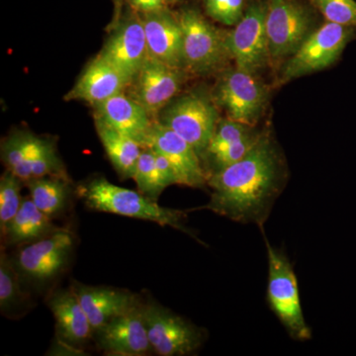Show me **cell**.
I'll use <instances>...</instances> for the list:
<instances>
[{"instance_id":"44dd1931","label":"cell","mask_w":356,"mask_h":356,"mask_svg":"<svg viewBox=\"0 0 356 356\" xmlns=\"http://www.w3.org/2000/svg\"><path fill=\"white\" fill-rule=\"evenodd\" d=\"M51 219L37 208L31 198L23 199L17 214L1 233L4 243L9 245H27L50 235L57 229Z\"/></svg>"},{"instance_id":"8992f818","label":"cell","mask_w":356,"mask_h":356,"mask_svg":"<svg viewBox=\"0 0 356 356\" xmlns=\"http://www.w3.org/2000/svg\"><path fill=\"white\" fill-rule=\"evenodd\" d=\"M145 324L153 350L161 356L189 355L203 346L202 327L156 302L143 304Z\"/></svg>"},{"instance_id":"f546056e","label":"cell","mask_w":356,"mask_h":356,"mask_svg":"<svg viewBox=\"0 0 356 356\" xmlns=\"http://www.w3.org/2000/svg\"><path fill=\"white\" fill-rule=\"evenodd\" d=\"M32 179L39 177H60L67 179L56 147L50 140L42 139L36 153L33 156L31 165Z\"/></svg>"},{"instance_id":"9c48e42d","label":"cell","mask_w":356,"mask_h":356,"mask_svg":"<svg viewBox=\"0 0 356 356\" xmlns=\"http://www.w3.org/2000/svg\"><path fill=\"white\" fill-rule=\"evenodd\" d=\"M266 100V89L257 74L236 67L222 74L215 89V103L229 118L252 127L264 113Z\"/></svg>"},{"instance_id":"2e32d148","label":"cell","mask_w":356,"mask_h":356,"mask_svg":"<svg viewBox=\"0 0 356 356\" xmlns=\"http://www.w3.org/2000/svg\"><path fill=\"white\" fill-rule=\"evenodd\" d=\"M149 58L170 67H184V39L178 17L165 9L143 13Z\"/></svg>"},{"instance_id":"4fadbf2b","label":"cell","mask_w":356,"mask_h":356,"mask_svg":"<svg viewBox=\"0 0 356 356\" xmlns=\"http://www.w3.org/2000/svg\"><path fill=\"white\" fill-rule=\"evenodd\" d=\"M146 147L163 154L170 161L177 173L178 184L192 188L207 186V173L197 152L161 122H154L152 126Z\"/></svg>"},{"instance_id":"83f0119b","label":"cell","mask_w":356,"mask_h":356,"mask_svg":"<svg viewBox=\"0 0 356 356\" xmlns=\"http://www.w3.org/2000/svg\"><path fill=\"white\" fill-rule=\"evenodd\" d=\"M262 132L250 134L247 137L236 140L234 144L229 145L226 149L212 154V156H206V161L211 166V170L208 172V177L212 173L220 172L228 166L234 165L241 161L243 156L250 153V149L255 146L261 138Z\"/></svg>"},{"instance_id":"f1b7e54d","label":"cell","mask_w":356,"mask_h":356,"mask_svg":"<svg viewBox=\"0 0 356 356\" xmlns=\"http://www.w3.org/2000/svg\"><path fill=\"white\" fill-rule=\"evenodd\" d=\"M254 127H252V126L232 120L229 118L227 120L220 121L205 153L203 154L202 158H201V161L205 159L206 156H212V154L226 149L229 145L247 137L248 135L254 133Z\"/></svg>"},{"instance_id":"4316f807","label":"cell","mask_w":356,"mask_h":356,"mask_svg":"<svg viewBox=\"0 0 356 356\" xmlns=\"http://www.w3.org/2000/svg\"><path fill=\"white\" fill-rule=\"evenodd\" d=\"M22 180L14 173L6 170L0 178V231L6 229L7 225L17 214L23 198L21 195Z\"/></svg>"},{"instance_id":"3957f363","label":"cell","mask_w":356,"mask_h":356,"mask_svg":"<svg viewBox=\"0 0 356 356\" xmlns=\"http://www.w3.org/2000/svg\"><path fill=\"white\" fill-rule=\"evenodd\" d=\"M266 245V302L291 339L306 341L312 339V330L307 324L302 309L298 280L291 261L280 248L269 243L264 229H261Z\"/></svg>"},{"instance_id":"4dcf8cb0","label":"cell","mask_w":356,"mask_h":356,"mask_svg":"<svg viewBox=\"0 0 356 356\" xmlns=\"http://www.w3.org/2000/svg\"><path fill=\"white\" fill-rule=\"evenodd\" d=\"M307 1L324 16L325 21L356 27L355 0H307Z\"/></svg>"},{"instance_id":"7a4b0ae2","label":"cell","mask_w":356,"mask_h":356,"mask_svg":"<svg viewBox=\"0 0 356 356\" xmlns=\"http://www.w3.org/2000/svg\"><path fill=\"white\" fill-rule=\"evenodd\" d=\"M77 195L88 209L156 222L161 227H172L195 238L184 225L187 212L159 205L156 201L140 192L124 188L97 177L77 187Z\"/></svg>"},{"instance_id":"9a60e30c","label":"cell","mask_w":356,"mask_h":356,"mask_svg":"<svg viewBox=\"0 0 356 356\" xmlns=\"http://www.w3.org/2000/svg\"><path fill=\"white\" fill-rule=\"evenodd\" d=\"M133 81H136L134 99L149 115L158 114L181 88V69L149 58Z\"/></svg>"},{"instance_id":"7402d4cb","label":"cell","mask_w":356,"mask_h":356,"mask_svg":"<svg viewBox=\"0 0 356 356\" xmlns=\"http://www.w3.org/2000/svg\"><path fill=\"white\" fill-rule=\"evenodd\" d=\"M96 130L107 156L123 179L133 178L138 159L144 147L128 136L95 118Z\"/></svg>"},{"instance_id":"d6986e66","label":"cell","mask_w":356,"mask_h":356,"mask_svg":"<svg viewBox=\"0 0 356 356\" xmlns=\"http://www.w3.org/2000/svg\"><path fill=\"white\" fill-rule=\"evenodd\" d=\"M131 81L99 55L86 67L67 95V100H83L97 105L124 92Z\"/></svg>"},{"instance_id":"ac0fdd59","label":"cell","mask_w":356,"mask_h":356,"mask_svg":"<svg viewBox=\"0 0 356 356\" xmlns=\"http://www.w3.org/2000/svg\"><path fill=\"white\" fill-rule=\"evenodd\" d=\"M96 117L145 147L153 122L149 115L137 100L124 92L95 105Z\"/></svg>"},{"instance_id":"603a6c76","label":"cell","mask_w":356,"mask_h":356,"mask_svg":"<svg viewBox=\"0 0 356 356\" xmlns=\"http://www.w3.org/2000/svg\"><path fill=\"white\" fill-rule=\"evenodd\" d=\"M42 138L28 132H17L2 143L1 159L6 170L14 173L23 182L32 179L30 165Z\"/></svg>"},{"instance_id":"277c9868","label":"cell","mask_w":356,"mask_h":356,"mask_svg":"<svg viewBox=\"0 0 356 356\" xmlns=\"http://www.w3.org/2000/svg\"><path fill=\"white\" fill-rule=\"evenodd\" d=\"M355 28L325 21L307 37L298 50L287 58L280 83L307 76L331 67L355 36Z\"/></svg>"},{"instance_id":"8fae6325","label":"cell","mask_w":356,"mask_h":356,"mask_svg":"<svg viewBox=\"0 0 356 356\" xmlns=\"http://www.w3.org/2000/svg\"><path fill=\"white\" fill-rule=\"evenodd\" d=\"M74 238L67 229H57L50 235L27 243L18 252V273L35 282H44L64 270L72 257Z\"/></svg>"},{"instance_id":"52a82bcc","label":"cell","mask_w":356,"mask_h":356,"mask_svg":"<svg viewBox=\"0 0 356 356\" xmlns=\"http://www.w3.org/2000/svg\"><path fill=\"white\" fill-rule=\"evenodd\" d=\"M159 122L186 140L202 158L216 130L219 116L216 104L207 95L191 92L166 107Z\"/></svg>"},{"instance_id":"5bb4252c","label":"cell","mask_w":356,"mask_h":356,"mask_svg":"<svg viewBox=\"0 0 356 356\" xmlns=\"http://www.w3.org/2000/svg\"><path fill=\"white\" fill-rule=\"evenodd\" d=\"M98 348L105 355L142 356L153 350L147 336L143 303L114 318L95 332Z\"/></svg>"},{"instance_id":"1f68e13d","label":"cell","mask_w":356,"mask_h":356,"mask_svg":"<svg viewBox=\"0 0 356 356\" xmlns=\"http://www.w3.org/2000/svg\"><path fill=\"white\" fill-rule=\"evenodd\" d=\"M206 13L227 26H236L245 14V0H205Z\"/></svg>"},{"instance_id":"d4e9b609","label":"cell","mask_w":356,"mask_h":356,"mask_svg":"<svg viewBox=\"0 0 356 356\" xmlns=\"http://www.w3.org/2000/svg\"><path fill=\"white\" fill-rule=\"evenodd\" d=\"M132 179L135 180L140 193L156 201L165 187L161 182L156 165V153L151 147H144L138 159Z\"/></svg>"},{"instance_id":"30bf717a","label":"cell","mask_w":356,"mask_h":356,"mask_svg":"<svg viewBox=\"0 0 356 356\" xmlns=\"http://www.w3.org/2000/svg\"><path fill=\"white\" fill-rule=\"evenodd\" d=\"M266 13V3L254 2L248 7L235 29L227 34V48L236 67L250 74H257L270 62Z\"/></svg>"},{"instance_id":"d6a6232c","label":"cell","mask_w":356,"mask_h":356,"mask_svg":"<svg viewBox=\"0 0 356 356\" xmlns=\"http://www.w3.org/2000/svg\"><path fill=\"white\" fill-rule=\"evenodd\" d=\"M131 6L143 13L165 9L168 0H129Z\"/></svg>"},{"instance_id":"ffe728a7","label":"cell","mask_w":356,"mask_h":356,"mask_svg":"<svg viewBox=\"0 0 356 356\" xmlns=\"http://www.w3.org/2000/svg\"><path fill=\"white\" fill-rule=\"evenodd\" d=\"M48 305L55 318L58 337L60 341L77 348L95 337L92 325L72 288L60 289L54 293Z\"/></svg>"},{"instance_id":"e0dca14e","label":"cell","mask_w":356,"mask_h":356,"mask_svg":"<svg viewBox=\"0 0 356 356\" xmlns=\"http://www.w3.org/2000/svg\"><path fill=\"white\" fill-rule=\"evenodd\" d=\"M72 288L79 297L95 332L140 303L137 295L120 288L88 286L79 283H74Z\"/></svg>"},{"instance_id":"7c38bea8","label":"cell","mask_w":356,"mask_h":356,"mask_svg":"<svg viewBox=\"0 0 356 356\" xmlns=\"http://www.w3.org/2000/svg\"><path fill=\"white\" fill-rule=\"evenodd\" d=\"M99 56L133 83L149 58L142 17L132 13L122 21Z\"/></svg>"},{"instance_id":"6da1fadb","label":"cell","mask_w":356,"mask_h":356,"mask_svg":"<svg viewBox=\"0 0 356 356\" xmlns=\"http://www.w3.org/2000/svg\"><path fill=\"white\" fill-rule=\"evenodd\" d=\"M286 181L284 158L273 136L264 131L247 156L208 177L211 197L200 209L261 229Z\"/></svg>"},{"instance_id":"ba28073f","label":"cell","mask_w":356,"mask_h":356,"mask_svg":"<svg viewBox=\"0 0 356 356\" xmlns=\"http://www.w3.org/2000/svg\"><path fill=\"white\" fill-rule=\"evenodd\" d=\"M178 20L184 39V67L195 74H208L231 58L227 34H221L197 10L185 9Z\"/></svg>"},{"instance_id":"5b68a950","label":"cell","mask_w":356,"mask_h":356,"mask_svg":"<svg viewBox=\"0 0 356 356\" xmlns=\"http://www.w3.org/2000/svg\"><path fill=\"white\" fill-rule=\"evenodd\" d=\"M266 6L270 60L291 57L315 30L311 7L299 0H266Z\"/></svg>"},{"instance_id":"cb8c5ba5","label":"cell","mask_w":356,"mask_h":356,"mask_svg":"<svg viewBox=\"0 0 356 356\" xmlns=\"http://www.w3.org/2000/svg\"><path fill=\"white\" fill-rule=\"evenodd\" d=\"M26 184L33 203L44 214L51 218L65 210L69 197V184L64 178H33Z\"/></svg>"},{"instance_id":"484cf974","label":"cell","mask_w":356,"mask_h":356,"mask_svg":"<svg viewBox=\"0 0 356 356\" xmlns=\"http://www.w3.org/2000/svg\"><path fill=\"white\" fill-rule=\"evenodd\" d=\"M20 273L3 248L0 255V309L2 314L13 312L24 299L21 291Z\"/></svg>"}]
</instances>
